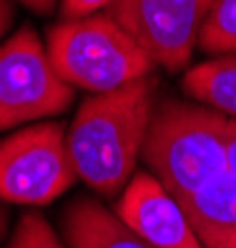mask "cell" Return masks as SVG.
<instances>
[{
  "label": "cell",
  "instance_id": "6da1fadb",
  "mask_svg": "<svg viewBox=\"0 0 236 248\" xmlns=\"http://www.w3.org/2000/svg\"><path fill=\"white\" fill-rule=\"evenodd\" d=\"M157 86V77L148 74L79 103L66 130V150L77 177L101 197H118L136 172Z\"/></svg>",
  "mask_w": 236,
  "mask_h": 248
},
{
  "label": "cell",
  "instance_id": "3957f363",
  "mask_svg": "<svg viewBox=\"0 0 236 248\" xmlns=\"http://www.w3.org/2000/svg\"><path fill=\"white\" fill-rule=\"evenodd\" d=\"M77 180L66 150V130L47 121L17 130L0 143V199L42 206L64 194Z\"/></svg>",
  "mask_w": 236,
  "mask_h": 248
},
{
  "label": "cell",
  "instance_id": "7a4b0ae2",
  "mask_svg": "<svg viewBox=\"0 0 236 248\" xmlns=\"http://www.w3.org/2000/svg\"><path fill=\"white\" fill-rule=\"evenodd\" d=\"M47 54L62 81L91 93L113 91L155 69L138 42L106 10L49 27Z\"/></svg>",
  "mask_w": 236,
  "mask_h": 248
},
{
  "label": "cell",
  "instance_id": "8fae6325",
  "mask_svg": "<svg viewBox=\"0 0 236 248\" xmlns=\"http://www.w3.org/2000/svg\"><path fill=\"white\" fill-rule=\"evenodd\" d=\"M116 3V0H62V17L64 20H81L94 13H101Z\"/></svg>",
  "mask_w": 236,
  "mask_h": 248
},
{
  "label": "cell",
  "instance_id": "52a82bcc",
  "mask_svg": "<svg viewBox=\"0 0 236 248\" xmlns=\"http://www.w3.org/2000/svg\"><path fill=\"white\" fill-rule=\"evenodd\" d=\"M62 233L66 248H155L91 197H77L64 206Z\"/></svg>",
  "mask_w": 236,
  "mask_h": 248
},
{
  "label": "cell",
  "instance_id": "4fadbf2b",
  "mask_svg": "<svg viewBox=\"0 0 236 248\" xmlns=\"http://www.w3.org/2000/svg\"><path fill=\"white\" fill-rule=\"evenodd\" d=\"M17 3H22L25 8H30L32 13H40V15H49L57 5V0H17Z\"/></svg>",
  "mask_w": 236,
  "mask_h": 248
},
{
  "label": "cell",
  "instance_id": "8992f818",
  "mask_svg": "<svg viewBox=\"0 0 236 248\" xmlns=\"http://www.w3.org/2000/svg\"><path fill=\"white\" fill-rule=\"evenodd\" d=\"M113 214L155 248H205L180 204L150 172H133Z\"/></svg>",
  "mask_w": 236,
  "mask_h": 248
},
{
  "label": "cell",
  "instance_id": "9c48e42d",
  "mask_svg": "<svg viewBox=\"0 0 236 248\" xmlns=\"http://www.w3.org/2000/svg\"><path fill=\"white\" fill-rule=\"evenodd\" d=\"M197 47L212 57L236 54V0H214L199 27Z\"/></svg>",
  "mask_w": 236,
  "mask_h": 248
},
{
  "label": "cell",
  "instance_id": "ba28073f",
  "mask_svg": "<svg viewBox=\"0 0 236 248\" xmlns=\"http://www.w3.org/2000/svg\"><path fill=\"white\" fill-rule=\"evenodd\" d=\"M182 91L199 106L236 118V54L214 57L182 77Z\"/></svg>",
  "mask_w": 236,
  "mask_h": 248
},
{
  "label": "cell",
  "instance_id": "5b68a950",
  "mask_svg": "<svg viewBox=\"0 0 236 248\" xmlns=\"http://www.w3.org/2000/svg\"><path fill=\"white\" fill-rule=\"evenodd\" d=\"M214 0H116L106 13L138 42L155 66L177 74L197 49L199 27Z\"/></svg>",
  "mask_w": 236,
  "mask_h": 248
},
{
  "label": "cell",
  "instance_id": "9a60e30c",
  "mask_svg": "<svg viewBox=\"0 0 236 248\" xmlns=\"http://www.w3.org/2000/svg\"><path fill=\"white\" fill-rule=\"evenodd\" d=\"M5 226H8V211H5L3 204H0V241H3V236H5Z\"/></svg>",
  "mask_w": 236,
  "mask_h": 248
},
{
  "label": "cell",
  "instance_id": "5bb4252c",
  "mask_svg": "<svg viewBox=\"0 0 236 248\" xmlns=\"http://www.w3.org/2000/svg\"><path fill=\"white\" fill-rule=\"evenodd\" d=\"M13 17H15V10L10 5V0H0V37L8 32V27L13 25Z\"/></svg>",
  "mask_w": 236,
  "mask_h": 248
},
{
  "label": "cell",
  "instance_id": "7c38bea8",
  "mask_svg": "<svg viewBox=\"0 0 236 248\" xmlns=\"http://www.w3.org/2000/svg\"><path fill=\"white\" fill-rule=\"evenodd\" d=\"M221 135H224V153H226V165L231 174H236V118L221 121Z\"/></svg>",
  "mask_w": 236,
  "mask_h": 248
},
{
  "label": "cell",
  "instance_id": "277c9868",
  "mask_svg": "<svg viewBox=\"0 0 236 248\" xmlns=\"http://www.w3.org/2000/svg\"><path fill=\"white\" fill-rule=\"evenodd\" d=\"M74 89L62 81L30 25L0 47V130L66 111Z\"/></svg>",
  "mask_w": 236,
  "mask_h": 248
},
{
  "label": "cell",
  "instance_id": "30bf717a",
  "mask_svg": "<svg viewBox=\"0 0 236 248\" xmlns=\"http://www.w3.org/2000/svg\"><path fill=\"white\" fill-rule=\"evenodd\" d=\"M8 248H66V246L57 238V233L52 231V226L40 211H27L20 217Z\"/></svg>",
  "mask_w": 236,
  "mask_h": 248
}]
</instances>
